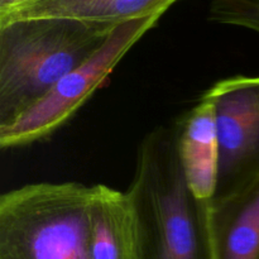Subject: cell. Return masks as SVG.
<instances>
[{"mask_svg": "<svg viewBox=\"0 0 259 259\" xmlns=\"http://www.w3.org/2000/svg\"><path fill=\"white\" fill-rule=\"evenodd\" d=\"M177 2L180 0H32L0 13V24L24 19L63 18L120 25L131 20L163 15Z\"/></svg>", "mask_w": 259, "mask_h": 259, "instance_id": "7", "label": "cell"}, {"mask_svg": "<svg viewBox=\"0 0 259 259\" xmlns=\"http://www.w3.org/2000/svg\"><path fill=\"white\" fill-rule=\"evenodd\" d=\"M91 259H139L136 215L126 191L93 186L90 205Z\"/></svg>", "mask_w": 259, "mask_h": 259, "instance_id": "8", "label": "cell"}, {"mask_svg": "<svg viewBox=\"0 0 259 259\" xmlns=\"http://www.w3.org/2000/svg\"><path fill=\"white\" fill-rule=\"evenodd\" d=\"M116 27L63 18L0 24V128L93 57Z\"/></svg>", "mask_w": 259, "mask_h": 259, "instance_id": "2", "label": "cell"}, {"mask_svg": "<svg viewBox=\"0 0 259 259\" xmlns=\"http://www.w3.org/2000/svg\"><path fill=\"white\" fill-rule=\"evenodd\" d=\"M202 96L215 111L219 161L211 202L218 204L259 180V76L224 78Z\"/></svg>", "mask_w": 259, "mask_h": 259, "instance_id": "5", "label": "cell"}, {"mask_svg": "<svg viewBox=\"0 0 259 259\" xmlns=\"http://www.w3.org/2000/svg\"><path fill=\"white\" fill-rule=\"evenodd\" d=\"M29 2H32V0H0V13H4L7 10H10L13 8L19 7V5Z\"/></svg>", "mask_w": 259, "mask_h": 259, "instance_id": "11", "label": "cell"}, {"mask_svg": "<svg viewBox=\"0 0 259 259\" xmlns=\"http://www.w3.org/2000/svg\"><path fill=\"white\" fill-rule=\"evenodd\" d=\"M215 259H259V180L244 192L211 202Z\"/></svg>", "mask_w": 259, "mask_h": 259, "instance_id": "9", "label": "cell"}, {"mask_svg": "<svg viewBox=\"0 0 259 259\" xmlns=\"http://www.w3.org/2000/svg\"><path fill=\"white\" fill-rule=\"evenodd\" d=\"M176 148L187 185L196 197L211 201L217 185L218 147L215 111L211 101L199 103L175 123Z\"/></svg>", "mask_w": 259, "mask_h": 259, "instance_id": "6", "label": "cell"}, {"mask_svg": "<svg viewBox=\"0 0 259 259\" xmlns=\"http://www.w3.org/2000/svg\"><path fill=\"white\" fill-rule=\"evenodd\" d=\"M126 194L139 259H215L211 201L195 196L187 185L174 126H157L142 139Z\"/></svg>", "mask_w": 259, "mask_h": 259, "instance_id": "1", "label": "cell"}, {"mask_svg": "<svg viewBox=\"0 0 259 259\" xmlns=\"http://www.w3.org/2000/svg\"><path fill=\"white\" fill-rule=\"evenodd\" d=\"M209 20L259 33V0H211Z\"/></svg>", "mask_w": 259, "mask_h": 259, "instance_id": "10", "label": "cell"}, {"mask_svg": "<svg viewBox=\"0 0 259 259\" xmlns=\"http://www.w3.org/2000/svg\"><path fill=\"white\" fill-rule=\"evenodd\" d=\"M161 18L162 15H153L118 25L93 57L58 81L14 123L0 128V147L9 149L28 146L65 125L96 91L109 82L124 56L156 27Z\"/></svg>", "mask_w": 259, "mask_h": 259, "instance_id": "4", "label": "cell"}, {"mask_svg": "<svg viewBox=\"0 0 259 259\" xmlns=\"http://www.w3.org/2000/svg\"><path fill=\"white\" fill-rule=\"evenodd\" d=\"M93 186L37 182L0 196V259H91Z\"/></svg>", "mask_w": 259, "mask_h": 259, "instance_id": "3", "label": "cell"}]
</instances>
